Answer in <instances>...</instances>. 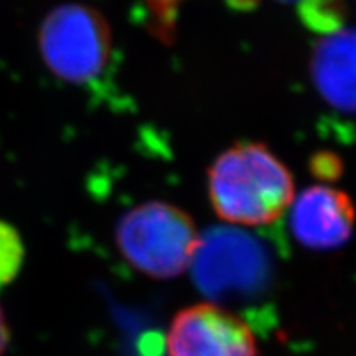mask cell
I'll return each instance as SVG.
<instances>
[{
	"instance_id": "6da1fadb",
	"label": "cell",
	"mask_w": 356,
	"mask_h": 356,
	"mask_svg": "<svg viewBox=\"0 0 356 356\" xmlns=\"http://www.w3.org/2000/svg\"><path fill=\"white\" fill-rule=\"evenodd\" d=\"M213 210L228 225L266 226L280 220L296 198V181L269 147L244 142L216 157L208 170Z\"/></svg>"
},
{
	"instance_id": "7a4b0ae2",
	"label": "cell",
	"mask_w": 356,
	"mask_h": 356,
	"mask_svg": "<svg viewBox=\"0 0 356 356\" xmlns=\"http://www.w3.org/2000/svg\"><path fill=\"white\" fill-rule=\"evenodd\" d=\"M115 243L124 259L147 277H180L193 266L202 246L188 213L167 202H147L121 216Z\"/></svg>"
},
{
	"instance_id": "3957f363",
	"label": "cell",
	"mask_w": 356,
	"mask_h": 356,
	"mask_svg": "<svg viewBox=\"0 0 356 356\" xmlns=\"http://www.w3.org/2000/svg\"><path fill=\"white\" fill-rule=\"evenodd\" d=\"M108 22L83 3H63L44 17L40 29V51L51 73L73 84L91 83L111 56Z\"/></svg>"
},
{
	"instance_id": "277c9868",
	"label": "cell",
	"mask_w": 356,
	"mask_h": 356,
	"mask_svg": "<svg viewBox=\"0 0 356 356\" xmlns=\"http://www.w3.org/2000/svg\"><path fill=\"white\" fill-rule=\"evenodd\" d=\"M168 356H257L254 332L241 317L211 302L177 312L167 332Z\"/></svg>"
},
{
	"instance_id": "5b68a950",
	"label": "cell",
	"mask_w": 356,
	"mask_h": 356,
	"mask_svg": "<svg viewBox=\"0 0 356 356\" xmlns=\"http://www.w3.org/2000/svg\"><path fill=\"white\" fill-rule=\"evenodd\" d=\"M297 243L312 251H332L350 241L356 208L346 191L327 184L312 185L296 195L289 208Z\"/></svg>"
},
{
	"instance_id": "8992f818",
	"label": "cell",
	"mask_w": 356,
	"mask_h": 356,
	"mask_svg": "<svg viewBox=\"0 0 356 356\" xmlns=\"http://www.w3.org/2000/svg\"><path fill=\"white\" fill-rule=\"evenodd\" d=\"M310 78L327 104L356 114L355 29H341L318 40L310 55Z\"/></svg>"
},
{
	"instance_id": "52a82bcc",
	"label": "cell",
	"mask_w": 356,
	"mask_h": 356,
	"mask_svg": "<svg viewBox=\"0 0 356 356\" xmlns=\"http://www.w3.org/2000/svg\"><path fill=\"white\" fill-rule=\"evenodd\" d=\"M300 13L304 24L322 35L345 29L343 0H300Z\"/></svg>"
},
{
	"instance_id": "ba28073f",
	"label": "cell",
	"mask_w": 356,
	"mask_h": 356,
	"mask_svg": "<svg viewBox=\"0 0 356 356\" xmlns=\"http://www.w3.org/2000/svg\"><path fill=\"white\" fill-rule=\"evenodd\" d=\"M25 246L15 226L0 220V287L10 284L20 273Z\"/></svg>"
},
{
	"instance_id": "9c48e42d",
	"label": "cell",
	"mask_w": 356,
	"mask_h": 356,
	"mask_svg": "<svg viewBox=\"0 0 356 356\" xmlns=\"http://www.w3.org/2000/svg\"><path fill=\"white\" fill-rule=\"evenodd\" d=\"M310 170L323 181H333L343 172V163L338 155L332 152H318L312 159Z\"/></svg>"
},
{
	"instance_id": "30bf717a",
	"label": "cell",
	"mask_w": 356,
	"mask_h": 356,
	"mask_svg": "<svg viewBox=\"0 0 356 356\" xmlns=\"http://www.w3.org/2000/svg\"><path fill=\"white\" fill-rule=\"evenodd\" d=\"M8 340H10V333H8V325L6 320V315H3L2 309H0V356L6 351Z\"/></svg>"
},
{
	"instance_id": "8fae6325",
	"label": "cell",
	"mask_w": 356,
	"mask_h": 356,
	"mask_svg": "<svg viewBox=\"0 0 356 356\" xmlns=\"http://www.w3.org/2000/svg\"><path fill=\"white\" fill-rule=\"evenodd\" d=\"M229 2H233L236 7H244V6H246V2H244V0H229Z\"/></svg>"
},
{
	"instance_id": "7c38bea8",
	"label": "cell",
	"mask_w": 356,
	"mask_h": 356,
	"mask_svg": "<svg viewBox=\"0 0 356 356\" xmlns=\"http://www.w3.org/2000/svg\"><path fill=\"white\" fill-rule=\"evenodd\" d=\"M286 2H289V0H286Z\"/></svg>"
}]
</instances>
